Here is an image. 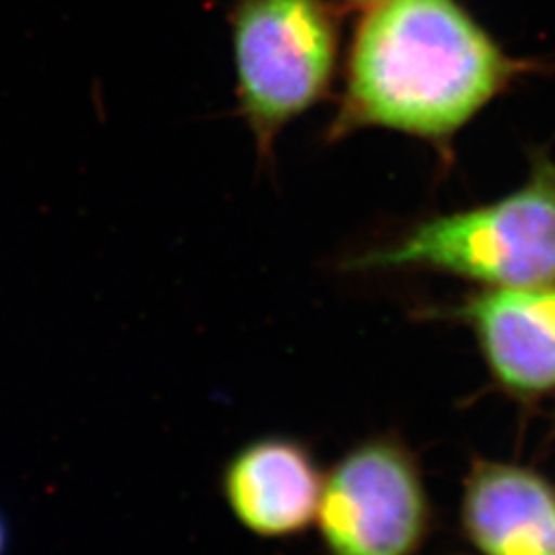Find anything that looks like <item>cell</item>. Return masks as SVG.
Listing matches in <instances>:
<instances>
[{
    "mask_svg": "<svg viewBox=\"0 0 555 555\" xmlns=\"http://www.w3.org/2000/svg\"><path fill=\"white\" fill-rule=\"evenodd\" d=\"M461 527L481 555H555V483L531 467L479 459L465 477Z\"/></svg>",
    "mask_w": 555,
    "mask_h": 555,
    "instance_id": "7",
    "label": "cell"
},
{
    "mask_svg": "<svg viewBox=\"0 0 555 555\" xmlns=\"http://www.w3.org/2000/svg\"><path fill=\"white\" fill-rule=\"evenodd\" d=\"M352 2H378V0H352Z\"/></svg>",
    "mask_w": 555,
    "mask_h": 555,
    "instance_id": "9",
    "label": "cell"
},
{
    "mask_svg": "<svg viewBox=\"0 0 555 555\" xmlns=\"http://www.w3.org/2000/svg\"><path fill=\"white\" fill-rule=\"evenodd\" d=\"M463 318L498 385L520 397L554 393L555 282L486 288Z\"/></svg>",
    "mask_w": 555,
    "mask_h": 555,
    "instance_id": "5",
    "label": "cell"
},
{
    "mask_svg": "<svg viewBox=\"0 0 555 555\" xmlns=\"http://www.w3.org/2000/svg\"><path fill=\"white\" fill-rule=\"evenodd\" d=\"M357 268H428L483 288L555 282V163L539 157L511 196L426 220L393 245L358 259Z\"/></svg>",
    "mask_w": 555,
    "mask_h": 555,
    "instance_id": "2",
    "label": "cell"
},
{
    "mask_svg": "<svg viewBox=\"0 0 555 555\" xmlns=\"http://www.w3.org/2000/svg\"><path fill=\"white\" fill-rule=\"evenodd\" d=\"M4 550V527H2V520H0V554Z\"/></svg>",
    "mask_w": 555,
    "mask_h": 555,
    "instance_id": "8",
    "label": "cell"
},
{
    "mask_svg": "<svg viewBox=\"0 0 555 555\" xmlns=\"http://www.w3.org/2000/svg\"><path fill=\"white\" fill-rule=\"evenodd\" d=\"M323 476L313 455L293 438H259L233 456L222 492L238 525L263 539L307 531L318 516Z\"/></svg>",
    "mask_w": 555,
    "mask_h": 555,
    "instance_id": "6",
    "label": "cell"
},
{
    "mask_svg": "<svg viewBox=\"0 0 555 555\" xmlns=\"http://www.w3.org/2000/svg\"><path fill=\"white\" fill-rule=\"evenodd\" d=\"M515 73L459 0H378L352 46L339 126L449 137Z\"/></svg>",
    "mask_w": 555,
    "mask_h": 555,
    "instance_id": "1",
    "label": "cell"
},
{
    "mask_svg": "<svg viewBox=\"0 0 555 555\" xmlns=\"http://www.w3.org/2000/svg\"><path fill=\"white\" fill-rule=\"evenodd\" d=\"M315 525L330 555H416L430 502L412 453L393 438L350 449L323 476Z\"/></svg>",
    "mask_w": 555,
    "mask_h": 555,
    "instance_id": "4",
    "label": "cell"
},
{
    "mask_svg": "<svg viewBox=\"0 0 555 555\" xmlns=\"http://www.w3.org/2000/svg\"><path fill=\"white\" fill-rule=\"evenodd\" d=\"M233 54L241 109L263 149L325 93L336 21L323 0H238Z\"/></svg>",
    "mask_w": 555,
    "mask_h": 555,
    "instance_id": "3",
    "label": "cell"
}]
</instances>
